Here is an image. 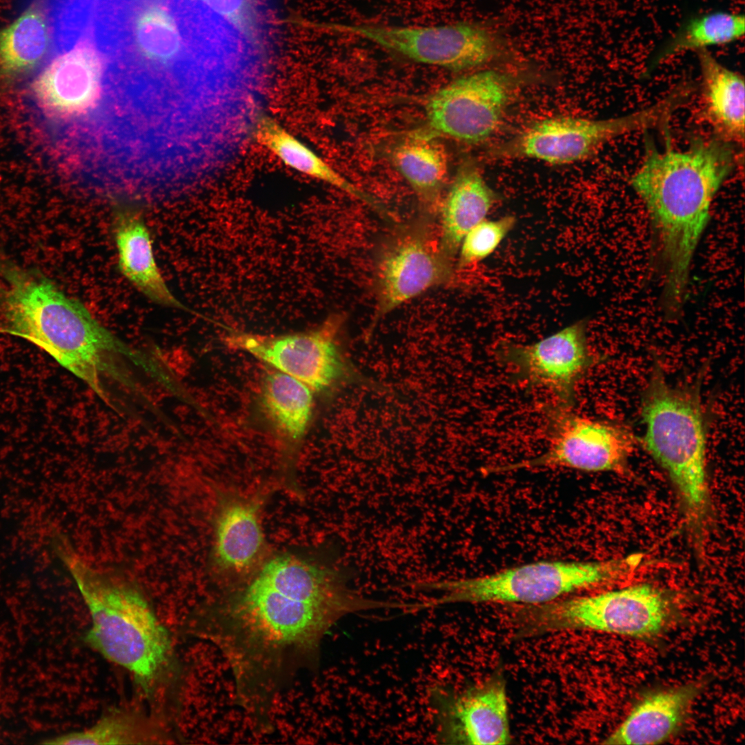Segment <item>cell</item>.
<instances>
[{
    "instance_id": "5",
    "label": "cell",
    "mask_w": 745,
    "mask_h": 745,
    "mask_svg": "<svg viewBox=\"0 0 745 745\" xmlns=\"http://www.w3.org/2000/svg\"><path fill=\"white\" fill-rule=\"evenodd\" d=\"M641 443L667 472L678 493L688 528L697 541L708 526L707 420L695 386H673L655 365L643 393Z\"/></svg>"
},
{
    "instance_id": "20",
    "label": "cell",
    "mask_w": 745,
    "mask_h": 745,
    "mask_svg": "<svg viewBox=\"0 0 745 745\" xmlns=\"http://www.w3.org/2000/svg\"><path fill=\"white\" fill-rule=\"evenodd\" d=\"M115 235L122 273L153 301L183 309L157 268L150 234L140 216L131 211L119 212L115 221Z\"/></svg>"
},
{
    "instance_id": "6",
    "label": "cell",
    "mask_w": 745,
    "mask_h": 745,
    "mask_svg": "<svg viewBox=\"0 0 745 745\" xmlns=\"http://www.w3.org/2000/svg\"><path fill=\"white\" fill-rule=\"evenodd\" d=\"M640 556L604 562L542 561L483 576L421 582L416 589L436 591L439 597L421 602L424 609L455 603H549L628 573Z\"/></svg>"
},
{
    "instance_id": "14",
    "label": "cell",
    "mask_w": 745,
    "mask_h": 745,
    "mask_svg": "<svg viewBox=\"0 0 745 745\" xmlns=\"http://www.w3.org/2000/svg\"><path fill=\"white\" fill-rule=\"evenodd\" d=\"M497 355L515 379L547 389L555 402L571 408L577 384L601 359L590 349L585 320L530 344L502 342Z\"/></svg>"
},
{
    "instance_id": "19",
    "label": "cell",
    "mask_w": 745,
    "mask_h": 745,
    "mask_svg": "<svg viewBox=\"0 0 745 745\" xmlns=\"http://www.w3.org/2000/svg\"><path fill=\"white\" fill-rule=\"evenodd\" d=\"M259 501L227 497L215 528V556L221 568L241 571L258 559L264 544L259 519Z\"/></svg>"
},
{
    "instance_id": "15",
    "label": "cell",
    "mask_w": 745,
    "mask_h": 745,
    "mask_svg": "<svg viewBox=\"0 0 745 745\" xmlns=\"http://www.w3.org/2000/svg\"><path fill=\"white\" fill-rule=\"evenodd\" d=\"M55 53L34 79L33 95L49 117L79 130L99 102L102 62L95 48L83 39Z\"/></svg>"
},
{
    "instance_id": "22",
    "label": "cell",
    "mask_w": 745,
    "mask_h": 745,
    "mask_svg": "<svg viewBox=\"0 0 745 745\" xmlns=\"http://www.w3.org/2000/svg\"><path fill=\"white\" fill-rule=\"evenodd\" d=\"M703 101L707 117L719 136L731 141L744 138V77L719 62L707 50L697 52Z\"/></svg>"
},
{
    "instance_id": "25",
    "label": "cell",
    "mask_w": 745,
    "mask_h": 745,
    "mask_svg": "<svg viewBox=\"0 0 745 745\" xmlns=\"http://www.w3.org/2000/svg\"><path fill=\"white\" fill-rule=\"evenodd\" d=\"M744 32L743 14L718 10L691 16L654 52L648 70L684 52L733 43L743 37Z\"/></svg>"
},
{
    "instance_id": "24",
    "label": "cell",
    "mask_w": 745,
    "mask_h": 745,
    "mask_svg": "<svg viewBox=\"0 0 745 745\" xmlns=\"http://www.w3.org/2000/svg\"><path fill=\"white\" fill-rule=\"evenodd\" d=\"M52 33L44 3L34 1L0 31V69L17 74L38 66L50 53Z\"/></svg>"
},
{
    "instance_id": "12",
    "label": "cell",
    "mask_w": 745,
    "mask_h": 745,
    "mask_svg": "<svg viewBox=\"0 0 745 745\" xmlns=\"http://www.w3.org/2000/svg\"><path fill=\"white\" fill-rule=\"evenodd\" d=\"M335 28L415 61L455 71L488 63L501 53L504 44L496 30L478 22L431 26L359 23L336 26Z\"/></svg>"
},
{
    "instance_id": "17",
    "label": "cell",
    "mask_w": 745,
    "mask_h": 745,
    "mask_svg": "<svg viewBox=\"0 0 745 745\" xmlns=\"http://www.w3.org/2000/svg\"><path fill=\"white\" fill-rule=\"evenodd\" d=\"M699 691L697 684H688L647 695L603 744L663 742L679 730Z\"/></svg>"
},
{
    "instance_id": "11",
    "label": "cell",
    "mask_w": 745,
    "mask_h": 745,
    "mask_svg": "<svg viewBox=\"0 0 745 745\" xmlns=\"http://www.w3.org/2000/svg\"><path fill=\"white\" fill-rule=\"evenodd\" d=\"M542 408L547 441L545 450L530 459L487 468L488 473L559 468L599 472L624 468L637 443L627 428L582 416L573 408L557 402Z\"/></svg>"
},
{
    "instance_id": "18",
    "label": "cell",
    "mask_w": 745,
    "mask_h": 745,
    "mask_svg": "<svg viewBox=\"0 0 745 745\" xmlns=\"http://www.w3.org/2000/svg\"><path fill=\"white\" fill-rule=\"evenodd\" d=\"M497 199L475 161H463L441 206L439 239L450 257L456 260L465 235L485 219Z\"/></svg>"
},
{
    "instance_id": "4",
    "label": "cell",
    "mask_w": 745,
    "mask_h": 745,
    "mask_svg": "<svg viewBox=\"0 0 745 745\" xmlns=\"http://www.w3.org/2000/svg\"><path fill=\"white\" fill-rule=\"evenodd\" d=\"M52 546L88 608L90 626L86 640L128 670L150 693L170 663L168 630L130 583L88 564L61 535L54 538Z\"/></svg>"
},
{
    "instance_id": "23",
    "label": "cell",
    "mask_w": 745,
    "mask_h": 745,
    "mask_svg": "<svg viewBox=\"0 0 745 745\" xmlns=\"http://www.w3.org/2000/svg\"><path fill=\"white\" fill-rule=\"evenodd\" d=\"M392 159L422 203L424 212L434 215L440 206L448 174V157L443 145L430 136H413L394 148Z\"/></svg>"
},
{
    "instance_id": "21",
    "label": "cell",
    "mask_w": 745,
    "mask_h": 745,
    "mask_svg": "<svg viewBox=\"0 0 745 745\" xmlns=\"http://www.w3.org/2000/svg\"><path fill=\"white\" fill-rule=\"evenodd\" d=\"M256 121L254 129L256 141L286 166L333 186L366 203L386 218L390 217L388 210L377 199L347 180L274 119L260 117Z\"/></svg>"
},
{
    "instance_id": "29",
    "label": "cell",
    "mask_w": 745,
    "mask_h": 745,
    "mask_svg": "<svg viewBox=\"0 0 745 745\" xmlns=\"http://www.w3.org/2000/svg\"><path fill=\"white\" fill-rule=\"evenodd\" d=\"M212 12L252 36L258 19L256 0H200Z\"/></svg>"
},
{
    "instance_id": "16",
    "label": "cell",
    "mask_w": 745,
    "mask_h": 745,
    "mask_svg": "<svg viewBox=\"0 0 745 745\" xmlns=\"http://www.w3.org/2000/svg\"><path fill=\"white\" fill-rule=\"evenodd\" d=\"M437 739L453 744H507L511 740L506 682L495 673L479 684L453 693L435 688Z\"/></svg>"
},
{
    "instance_id": "3",
    "label": "cell",
    "mask_w": 745,
    "mask_h": 745,
    "mask_svg": "<svg viewBox=\"0 0 745 745\" xmlns=\"http://www.w3.org/2000/svg\"><path fill=\"white\" fill-rule=\"evenodd\" d=\"M1 272L6 286L1 288L0 308L6 326L0 332L39 346L99 395L104 394L102 375L115 372L111 358L123 356L147 364L48 279L10 266Z\"/></svg>"
},
{
    "instance_id": "13",
    "label": "cell",
    "mask_w": 745,
    "mask_h": 745,
    "mask_svg": "<svg viewBox=\"0 0 745 745\" xmlns=\"http://www.w3.org/2000/svg\"><path fill=\"white\" fill-rule=\"evenodd\" d=\"M515 90L513 78L501 71L463 76L428 98L427 121L435 132L468 143H481L497 130Z\"/></svg>"
},
{
    "instance_id": "9",
    "label": "cell",
    "mask_w": 745,
    "mask_h": 745,
    "mask_svg": "<svg viewBox=\"0 0 745 745\" xmlns=\"http://www.w3.org/2000/svg\"><path fill=\"white\" fill-rule=\"evenodd\" d=\"M346 322L344 314L335 313L308 331L275 336L237 332L226 341L299 380L313 392L326 393L350 384L370 386L344 352L341 337Z\"/></svg>"
},
{
    "instance_id": "2",
    "label": "cell",
    "mask_w": 745,
    "mask_h": 745,
    "mask_svg": "<svg viewBox=\"0 0 745 745\" xmlns=\"http://www.w3.org/2000/svg\"><path fill=\"white\" fill-rule=\"evenodd\" d=\"M644 160L630 178L657 237L669 309L682 305L693 256L710 217L717 192L733 171L735 155L720 136L694 138L684 150L645 142Z\"/></svg>"
},
{
    "instance_id": "7",
    "label": "cell",
    "mask_w": 745,
    "mask_h": 745,
    "mask_svg": "<svg viewBox=\"0 0 745 745\" xmlns=\"http://www.w3.org/2000/svg\"><path fill=\"white\" fill-rule=\"evenodd\" d=\"M670 612L666 595L657 587L644 584L530 606L518 613L517 630L518 635L524 637L586 629L650 638L666 627Z\"/></svg>"
},
{
    "instance_id": "27",
    "label": "cell",
    "mask_w": 745,
    "mask_h": 745,
    "mask_svg": "<svg viewBox=\"0 0 745 745\" xmlns=\"http://www.w3.org/2000/svg\"><path fill=\"white\" fill-rule=\"evenodd\" d=\"M159 739L152 728L132 713L110 712L89 728L57 736L44 741L45 744L121 745L147 744Z\"/></svg>"
},
{
    "instance_id": "10",
    "label": "cell",
    "mask_w": 745,
    "mask_h": 745,
    "mask_svg": "<svg viewBox=\"0 0 745 745\" xmlns=\"http://www.w3.org/2000/svg\"><path fill=\"white\" fill-rule=\"evenodd\" d=\"M679 106L670 94L645 109L604 119L557 117L537 121L493 150L495 158L532 159L552 165L584 160L617 137L666 123Z\"/></svg>"
},
{
    "instance_id": "28",
    "label": "cell",
    "mask_w": 745,
    "mask_h": 745,
    "mask_svg": "<svg viewBox=\"0 0 745 745\" xmlns=\"http://www.w3.org/2000/svg\"><path fill=\"white\" fill-rule=\"evenodd\" d=\"M517 220L506 215L495 220L484 219L464 237L456 259V268L462 269L490 255L513 230Z\"/></svg>"
},
{
    "instance_id": "8",
    "label": "cell",
    "mask_w": 745,
    "mask_h": 745,
    "mask_svg": "<svg viewBox=\"0 0 745 745\" xmlns=\"http://www.w3.org/2000/svg\"><path fill=\"white\" fill-rule=\"evenodd\" d=\"M433 216L423 212L397 224L379 242L373 269L375 306L368 335L388 313L453 280L456 260L443 249Z\"/></svg>"
},
{
    "instance_id": "26",
    "label": "cell",
    "mask_w": 745,
    "mask_h": 745,
    "mask_svg": "<svg viewBox=\"0 0 745 745\" xmlns=\"http://www.w3.org/2000/svg\"><path fill=\"white\" fill-rule=\"evenodd\" d=\"M312 390L299 380L273 370L265 375L261 388V402L266 415L276 428L292 441L305 434L312 418Z\"/></svg>"
},
{
    "instance_id": "1",
    "label": "cell",
    "mask_w": 745,
    "mask_h": 745,
    "mask_svg": "<svg viewBox=\"0 0 745 745\" xmlns=\"http://www.w3.org/2000/svg\"><path fill=\"white\" fill-rule=\"evenodd\" d=\"M99 52L116 77L150 95L184 99L213 61L210 18L197 0H96Z\"/></svg>"
}]
</instances>
